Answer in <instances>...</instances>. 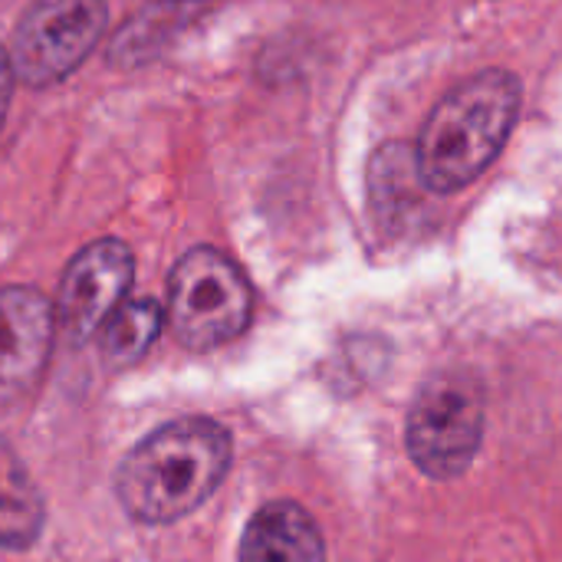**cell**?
<instances>
[{"label": "cell", "instance_id": "1", "mask_svg": "<svg viewBox=\"0 0 562 562\" xmlns=\"http://www.w3.org/2000/svg\"><path fill=\"white\" fill-rule=\"evenodd\" d=\"M231 468V435L211 418H178L145 435L115 471L122 510L165 527L198 510Z\"/></svg>", "mask_w": 562, "mask_h": 562}, {"label": "cell", "instance_id": "2", "mask_svg": "<svg viewBox=\"0 0 562 562\" xmlns=\"http://www.w3.org/2000/svg\"><path fill=\"white\" fill-rule=\"evenodd\" d=\"M520 112V82L514 72L487 69L461 82L425 122L418 138V175L438 191L471 184L504 148Z\"/></svg>", "mask_w": 562, "mask_h": 562}, {"label": "cell", "instance_id": "3", "mask_svg": "<svg viewBox=\"0 0 562 562\" xmlns=\"http://www.w3.org/2000/svg\"><path fill=\"white\" fill-rule=\"evenodd\" d=\"M254 310V293L234 260L214 247L188 250L168 277V326L178 342L211 352L237 339Z\"/></svg>", "mask_w": 562, "mask_h": 562}, {"label": "cell", "instance_id": "4", "mask_svg": "<svg viewBox=\"0 0 562 562\" xmlns=\"http://www.w3.org/2000/svg\"><path fill=\"white\" fill-rule=\"evenodd\" d=\"M105 23V0H33L7 46L16 82L30 89L63 82L95 49Z\"/></svg>", "mask_w": 562, "mask_h": 562}, {"label": "cell", "instance_id": "5", "mask_svg": "<svg viewBox=\"0 0 562 562\" xmlns=\"http://www.w3.org/2000/svg\"><path fill=\"white\" fill-rule=\"evenodd\" d=\"M484 435L481 389L464 375L431 379L408 415V451L415 464L438 481L468 471Z\"/></svg>", "mask_w": 562, "mask_h": 562}, {"label": "cell", "instance_id": "6", "mask_svg": "<svg viewBox=\"0 0 562 562\" xmlns=\"http://www.w3.org/2000/svg\"><path fill=\"white\" fill-rule=\"evenodd\" d=\"M135 260L132 250L115 240L102 237L86 244L66 267L56 293V326L59 333L82 346L99 336L109 316L128 300Z\"/></svg>", "mask_w": 562, "mask_h": 562}, {"label": "cell", "instance_id": "7", "mask_svg": "<svg viewBox=\"0 0 562 562\" xmlns=\"http://www.w3.org/2000/svg\"><path fill=\"white\" fill-rule=\"evenodd\" d=\"M53 333L56 310L36 286L0 290V398L36 385L49 362Z\"/></svg>", "mask_w": 562, "mask_h": 562}, {"label": "cell", "instance_id": "8", "mask_svg": "<svg viewBox=\"0 0 562 562\" xmlns=\"http://www.w3.org/2000/svg\"><path fill=\"white\" fill-rule=\"evenodd\" d=\"M240 562H326V543L300 504L277 501L260 507L247 524Z\"/></svg>", "mask_w": 562, "mask_h": 562}, {"label": "cell", "instance_id": "9", "mask_svg": "<svg viewBox=\"0 0 562 562\" xmlns=\"http://www.w3.org/2000/svg\"><path fill=\"white\" fill-rule=\"evenodd\" d=\"M46 524L43 494L16 451L0 441V550H30Z\"/></svg>", "mask_w": 562, "mask_h": 562}, {"label": "cell", "instance_id": "10", "mask_svg": "<svg viewBox=\"0 0 562 562\" xmlns=\"http://www.w3.org/2000/svg\"><path fill=\"white\" fill-rule=\"evenodd\" d=\"M161 326H165V310L155 300L148 296L125 300L95 336L102 359L115 369L135 366L155 346V339L161 336Z\"/></svg>", "mask_w": 562, "mask_h": 562}, {"label": "cell", "instance_id": "11", "mask_svg": "<svg viewBox=\"0 0 562 562\" xmlns=\"http://www.w3.org/2000/svg\"><path fill=\"white\" fill-rule=\"evenodd\" d=\"M13 82H16V72H13L10 49H7V46H0V125H3V119H7V109H10Z\"/></svg>", "mask_w": 562, "mask_h": 562}]
</instances>
